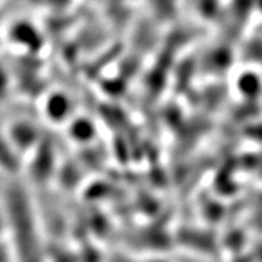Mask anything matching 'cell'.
Masks as SVG:
<instances>
[{
    "label": "cell",
    "mask_w": 262,
    "mask_h": 262,
    "mask_svg": "<svg viewBox=\"0 0 262 262\" xmlns=\"http://www.w3.org/2000/svg\"><path fill=\"white\" fill-rule=\"evenodd\" d=\"M26 162L20 157L5 134L0 131V171L8 176H15L24 169Z\"/></svg>",
    "instance_id": "4"
},
{
    "label": "cell",
    "mask_w": 262,
    "mask_h": 262,
    "mask_svg": "<svg viewBox=\"0 0 262 262\" xmlns=\"http://www.w3.org/2000/svg\"><path fill=\"white\" fill-rule=\"evenodd\" d=\"M42 113L49 124L67 126L75 117V106L72 98L67 93L56 90L44 96Z\"/></svg>",
    "instance_id": "3"
},
{
    "label": "cell",
    "mask_w": 262,
    "mask_h": 262,
    "mask_svg": "<svg viewBox=\"0 0 262 262\" xmlns=\"http://www.w3.org/2000/svg\"><path fill=\"white\" fill-rule=\"evenodd\" d=\"M58 162L55 147L44 140L26 161V167L30 178L37 185H46L52 182L58 173Z\"/></svg>",
    "instance_id": "2"
},
{
    "label": "cell",
    "mask_w": 262,
    "mask_h": 262,
    "mask_svg": "<svg viewBox=\"0 0 262 262\" xmlns=\"http://www.w3.org/2000/svg\"><path fill=\"white\" fill-rule=\"evenodd\" d=\"M4 131L13 149L18 152L24 162L44 140L38 126L34 121L27 118L10 121Z\"/></svg>",
    "instance_id": "1"
},
{
    "label": "cell",
    "mask_w": 262,
    "mask_h": 262,
    "mask_svg": "<svg viewBox=\"0 0 262 262\" xmlns=\"http://www.w3.org/2000/svg\"><path fill=\"white\" fill-rule=\"evenodd\" d=\"M66 128H67L68 138L78 145L90 144L97 137L95 122L84 116L73 117Z\"/></svg>",
    "instance_id": "5"
},
{
    "label": "cell",
    "mask_w": 262,
    "mask_h": 262,
    "mask_svg": "<svg viewBox=\"0 0 262 262\" xmlns=\"http://www.w3.org/2000/svg\"><path fill=\"white\" fill-rule=\"evenodd\" d=\"M10 36L16 45L36 48L40 43V36L34 27L30 23L16 22L10 30Z\"/></svg>",
    "instance_id": "6"
}]
</instances>
